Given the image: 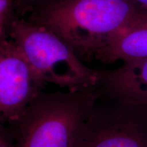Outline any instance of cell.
I'll list each match as a JSON object with an SVG mask.
<instances>
[{
  "instance_id": "7a4b0ae2",
  "label": "cell",
  "mask_w": 147,
  "mask_h": 147,
  "mask_svg": "<svg viewBox=\"0 0 147 147\" xmlns=\"http://www.w3.org/2000/svg\"><path fill=\"white\" fill-rule=\"evenodd\" d=\"M98 88L42 92L10 126L18 147H72L77 134L102 95Z\"/></svg>"
},
{
  "instance_id": "9c48e42d",
  "label": "cell",
  "mask_w": 147,
  "mask_h": 147,
  "mask_svg": "<svg viewBox=\"0 0 147 147\" xmlns=\"http://www.w3.org/2000/svg\"><path fill=\"white\" fill-rule=\"evenodd\" d=\"M64 0H14L15 12L18 15L32 12L33 11L52 5Z\"/></svg>"
},
{
  "instance_id": "8992f818",
  "label": "cell",
  "mask_w": 147,
  "mask_h": 147,
  "mask_svg": "<svg viewBox=\"0 0 147 147\" xmlns=\"http://www.w3.org/2000/svg\"><path fill=\"white\" fill-rule=\"evenodd\" d=\"M99 86L109 98L147 109V58L100 72Z\"/></svg>"
},
{
  "instance_id": "52a82bcc",
  "label": "cell",
  "mask_w": 147,
  "mask_h": 147,
  "mask_svg": "<svg viewBox=\"0 0 147 147\" xmlns=\"http://www.w3.org/2000/svg\"><path fill=\"white\" fill-rule=\"evenodd\" d=\"M147 58V17L115 38L96 57L103 63L131 61Z\"/></svg>"
},
{
  "instance_id": "ba28073f",
  "label": "cell",
  "mask_w": 147,
  "mask_h": 147,
  "mask_svg": "<svg viewBox=\"0 0 147 147\" xmlns=\"http://www.w3.org/2000/svg\"><path fill=\"white\" fill-rule=\"evenodd\" d=\"M15 12L14 0H0V42L10 38Z\"/></svg>"
},
{
  "instance_id": "277c9868",
  "label": "cell",
  "mask_w": 147,
  "mask_h": 147,
  "mask_svg": "<svg viewBox=\"0 0 147 147\" xmlns=\"http://www.w3.org/2000/svg\"><path fill=\"white\" fill-rule=\"evenodd\" d=\"M97 102L72 147H147V109L113 100Z\"/></svg>"
},
{
  "instance_id": "5b68a950",
  "label": "cell",
  "mask_w": 147,
  "mask_h": 147,
  "mask_svg": "<svg viewBox=\"0 0 147 147\" xmlns=\"http://www.w3.org/2000/svg\"><path fill=\"white\" fill-rule=\"evenodd\" d=\"M46 84L13 40L0 42V119L3 124L19 119Z\"/></svg>"
},
{
  "instance_id": "6da1fadb",
  "label": "cell",
  "mask_w": 147,
  "mask_h": 147,
  "mask_svg": "<svg viewBox=\"0 0 147 147\" xmlns=\"http://www.w3.org/2000/svg\"><path fill=\"white\" fill-rule=\"evenodd\" d=\"M146 17L131 0H64L33 11L27 20L58 36L82 60H89Z\"/></svg>"
},
{
  "instance_id": "30bf717a",
  "label": "cell",
  "mask_w": 147,
  "mask_h": 147,
  "mask_svg": "<svg viewBox=\"0 0 147 147\" xmlns=\"http://www.w3.org/2000/svg\"><path fill=\"white\" fill-rule=\"evenodd\" d=\"M0 147H18L15 136L10 126H0Z\"/></svg>"
},
{
  "instance_id": "8fae6325",
  "label": "cell",
  "mask_w": 147,
  "mask_h": 147,
  "mask_svg": "<svg viewBox=\"0 0 147 147\" xmlns=\"http://www.w3.org/2000/svg\"><path fill=\"white\" fill-rule=\"evenodd\" d=\"M140 8L147 13V0H131Z\"/></svg>"
},
{
  "instance_id": "3957f363",
  "label": "cell",
  "mask_w": 147,
  "mask_h": 147,
  "mask_svg": "<svg viewBox=\"0 0 147 147\" xmlns=\"http://www.w3.org/2000/svg\"><path fill=\"white\" fill-rule=\"evenodd\" d=\"M9 39L17 45L47 84L71 92L99 86L100 72L84 65L70 46L46 27L16 16Z\"/></svg>"
}]
</instances>
